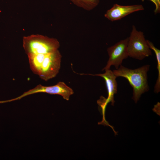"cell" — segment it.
<instances>
[{
    "label": "cell",
    "instance_id": "obj_2",
    "mask_svg": "<svg viewBox=\"0 0 160 160\" xmlns=\"http://www.w3.org/2000/svg\"><path fill=\"white\" fill-rule=\"evenodd\" d=\"M23 46L28 56L53 52L58 49L60 44L56 39L33 34L23 38Z\"/></svg>",
    "mask_w": 160,
    "mask_h": 160
},
{
    "label": "cell",
    "instance_id": "obj_10",
    "mask_svg": "<svg viewBox=\"0 0 160 160\" xmlns=\"http://www.w3.org/2000/svg\"><path fill=\"white\" fill-rule=\"evenodd\" d=\"M79 7L88 10H91L99 4L100 0H69Z\"/></svg>",
    "mask_w": 160,
    "mask_h": 160
},
{
    "label": "cell",
    "instance_id": "obj_6",
    "mask_svg": "<svg viewBox=\"0 0 160 160\" xmlns=\"http://www.w3.org/2000/svg\"><path fill=\"white\" fill-rule=\"evenodd\" d=\"M128 37L121 40L108 48L109 59L102 70L109 69L113 65L117 69L121 65L123 60L128 57L127 45Z\"/></svg>",
    "mask_w": 160,
    "mask_h": 160
},
{
    "label": "cell",
    "instance_id": "obj_5",
    "mask_svg": "<svg viewBox=\"0 0 160 160\" xmlns=\"http://www.w3.org/2000/svg\"><path fill=\"white\" fill-rule=\"evenodd\" d=\"M38 93L59 95L64 99L68 100L70 96L73 94L74 92L72 89L63 82L60 81L55 85L49 86L39 84L33 89L24 92L19 96L11 99L10 101L19 100L26 96Z\"/></svg>",
    "mask_w": 160,
    "mask_h": 160
},
{
    "label": "cell",
    "instance_id": "obj_3",
    "mask_svg": "<svg viewBox=\"0 0 160 160\" xmlns=\"http://www.w3.org/2000/svg\"><path fill=\"white\" fill-rule=\"evenodd\" d=\"M127 49L129 57L139 60L152 54L143 33L137 30L134 25H132L130 35L128 37Z\"/></svg>",
    "mask_w": 160,
    "mask_h": 160
},
{
    "label": "cell",
    "instance_id": "obj_9",
    "mask_svg": "<svg viewBox=\"0 0 160 160\" xmlns=\"http://www.w3.org/2000/svg\"><path fill=\"white\" fill-rule=\"evenodd\" d=\"M147 44L151 49L154 52L157 62V68L158 71V77L154 87V92L158 93L160 91V50L156 48L153 43L148 40H146Z\"/></svg>",
    "mask_w": 160,
    "mask_h": 160
},
{
    "label": "cell",
    "instance_id": "obj_8",
    "mask_svg": "<svg viewBox=\"0 0 160 160\" xmlns=\"http://www.w3.org/2000/svg\"><path fill=\"white\" fill-rule=\"evenodd\" d=\"M105 73L95 74H88L89 75L97 76L102 77L105 81L108 92V97L107 99H105L103 105L105 107L107 104L111 103V105H114L115 102L114 98V95L117 92V84L116 80L117 78L113 73V71L109 69L105 70Z\"/></svg>",
    "mask_w": 160,
    "mask_h": 160
},
{
    "label": "cell",
    "instance_id": "obj_1",
    "mask_svg": "<svg viewBox=\"0 0 160 160\" xmlns=\"http://www.w3.org/2000/svg\"><path fill=\"white\" fill-rule=\"evenodd\" d=\"M150 66L149 65H146L132 69L121 65L118 69L113 71L116 77H123L129 81L133 88L132 99L136 103L141 95L149 90L147 73Z\"/></svg>",
    "mask_w": 160,
    "mask_h": 160
},
{
    "label": "cell",
    "instance_id": "obj_7",
    "mask_svg": "<svg viewBox=\"0 0 160 160\" xmlns=\"http://www.w3.org/2000/svg\"><path fill=\"white\" fill-rule=\"evenodd\" d=\"M142 4L122 5L114 4L107 11L104 15L106 18L111 21L119 20L134 12L144 10Z\"/></svg>",
    "mask_w": 160,
    "mask_h": 160
},
{
    "label": "cell",
    "instance_id": "obj_11",
    "mask_svg": "<svg viewBox=\"0 0 160 160\" xmlns=\"http://www.w3.org/2000/svg\"><path fill=\"white\" fill-rule=\"evenodd\" d=\"M152 2L154 4L155 8L154 10L156 14L160 13V0H149Z\"/></svg>",
    "mask_w": 160,
    "mask_h": 160
},
{
    "label": "cell",
    "instance_id": "obj_4",
    "mask_svg": "<svg viewBox=\"0 0 160 160\" xmlns=\"http://www.w3.org/2000/svg\"><path fill=\"white\" fill-rule=\"evenodd\" d=\"M61 57L58 49L46 54L38 75L46 81L55 77L60 69Z\"/></svg>",
    "mask_w": 160,
    "mask_h": 160
}]
</instances>
